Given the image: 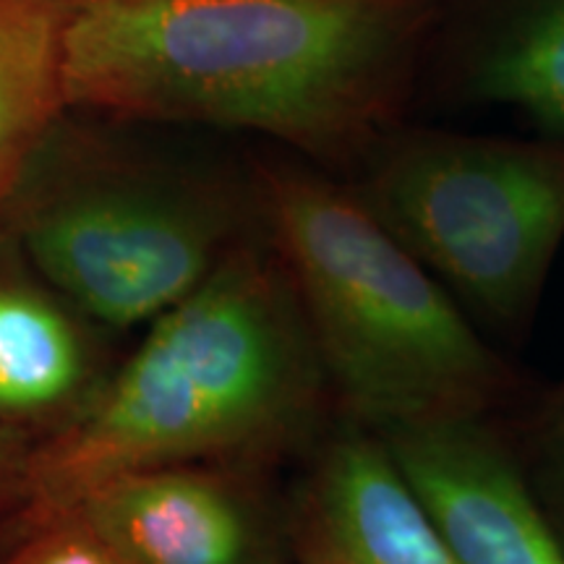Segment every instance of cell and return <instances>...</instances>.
I'll return each instance as SVG.
<instances>
[{"label": "cell", "instance_id": "8", "mask_svg": "<svg viewBox=\"0 0 564 564\" xmlns=\"http://www.w3.org/2000/svg\"><path fill=\"white\" fill-rule=\"evenodd\" d=\"M295 564H457L382 434L335 415L285 491Z\"/></svg>", "mask_w": 564, "mask_h": 564}, {"label": "cell", "instance_id": "1", "mask_svg": "<svg viewBox=\"0 0 564 564\" xmlns=\"http://www.w3.org/2000/svg\"><path fill=\"white\" fill-rule=\"evenodd\" d=\"M434 0H68V110L249 131L345 175L415 108Z\"/></svg>", "mask_w": 564, "mask_h": 564}, {"label": "cell", "instance_id": "6", "mask_svg": "<svg viewBox=\"0 0 564 564\" xmlns=\"http://www.w3.org/2000/svg\"><path fill=\"white\" fill-rule=\"evenodd\" d=\"M272 476L228 463L162 465L110 478L66 507L129 564H295Z\"/></svg>", "mask_w": 564, "mask_h": 564}, {"label": "cell", "instance_id": "9", "mask_svg": "<svg viewBox=\"0 0 564 564\" xmlns=\"http://www.w3.org/2000/svg\"><path fill=\"white\" fill-rule=\"evenodd\" d=\"M112 337L0 225V429L34 447L68 432L121 358Z\"/></svg>", "mask_w": 564, "mask_h": 564}, {"label": "cell", "instance_id": "12", "mask_svg": "<svg viewBox=\"0 0 564 564\" xmlns=\"http://www.w3.org/2000/svg\"><path fill=\"white\" fill-rule=\"evenodd\" d=\"M0 564H129L76 507L13 514L0 528Z\"/></svg>", "mask_w": 564, "mask_h": 564}, {"label": "cell", "instance_id": "13", "mask_svg": "<svg viewBox=\"0 0 564 564\" xmlns=\"http://www.w3.org/2000/svg\"><path fill=\"white\" fill-rule=\"evenodd\" d=\"M514 444V442H512ZM549 520L564 541V384L541 400L514 444Z\"/></svg>", "mask_w": 564, "mask_h": 564}, {"label": "cell", "instance_id": "10", "mask_svg": "<svg viewBox=\"0 0 564 564\" xmlns=\"http://www.w3.org/2000/svg\"><path fill=\"white\" fill-rule=\"evenodd\" d=\"M419 102L497 105L564 139V0H434Z\"/></svg>", "mask_w": 564, "mask_h": 564}, {"label": "cell", "instance_id": "5", "mask_svg": "<svg viewBox=\"0 0 564 564\" xmlns=\"http://www.w3.org/2000/svg\"><path fill=\"white\" fill-rule=\"evenodd\" d=\"M340 178L463 312L499 329L531 322L564 243V139L403 118Z\"/></svg>", "mask_w": 564, "mask_h": 564}, {"label": "cell", "instance_id": "4", "mask_svg": "<svg viewBox=\"0 0 564 564\" xmlns=\"http://www.w3.org/2000/svg\"><path fill=\"white\" fill-rule=\"evenodd\" d=\"M34 267L110 333L194 293L257 230L243 181L162 167L66 112L0 207Z\"/></svg>", "mask_w": 564, "mask_h": 564}, {"label": "cell", "instance_id": "11", "mask_svg": "<svg viewBox=\"0 0 564 564\" xmlns=\"http://www.w3.org/2000/svg\"><path fill=\"white\" fill-rule=\"evenodd\" d=\"M66 9L68 0H0V207L68 112Z\"/></svg>", "mask_w": 564, "mask_h": 564}, {"label": "cell", "instance_id": "2", "mask_svg": "<svg viewBox=\"0 0 564 564\" xmlns=\"http://www.w3.org/2000/svg\"><path fill=\"white\" fill-rule=\"evenodd\" d=\"M335 415L299 301L257 225L194 293L147 324L89 411L34 447L13 514L58 510L162 465L274 470L306 455Z\"/></svg>", "mask_w": 564, "mask_h": 564}, {"label": "cell", "instance_id": "3", "mask_svg": "<svg viewBox=\"0 0 564 564\" xmlns=\"http://www.w3.org/2000/svg\"><path fill=\"white\" fill-rule=\"evenodd\" d=\"M249 186L337 415L382 432L512 403L514 371L348 181L293 154L253 160Z\"/></svg>", "mask_w": 564, "mask_h": 564}, {"label": "cell", "instance_id": "7", "mask_svg": "<svg viewBox=\"0 0 564 564\" xmlns=\"http://www.w3.org/2000/svg\"><path fill=\"white\" fill-rule=\"evenodd\" d=\"M379 434L457 564H564V541L497 421L444 415Z\"/></svg>", "mask_w": 564, "mask_h": 564}, {"label": "cell", "instance_id": "14", "mask_svg": "<svg viewBox=\"0 0 564 564\" xmlns=\"http://www.w3.org/2000/svg\"><path fill=\"white\" fill-rule=\"evenodd\" d=\"M34 444L0 429V528L24 505Z\"/></svg>", "mask_w": 564, "mask_h": 564}]
</instances>
